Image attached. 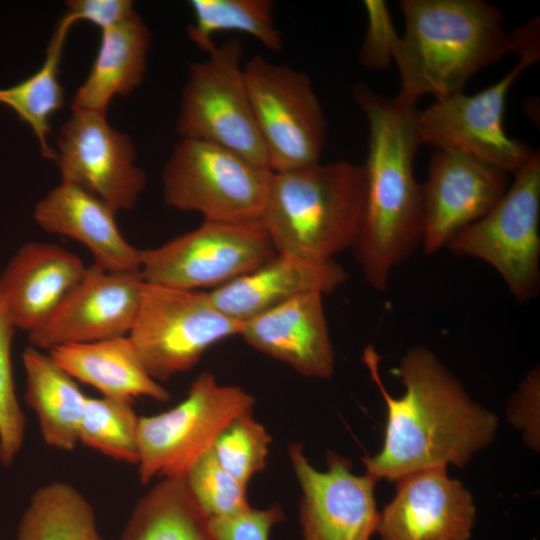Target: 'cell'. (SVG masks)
Returning a JSON list of instances; mask_svg holds the SVG:
<instances>
[{"label": "cell", "instance_id": "cell-30", "mask_svg": "<svg viewBox=\"0 0 540 540\" xmlns=\"http://www.w3.org/2000/svg\"><path fill=\"white\" fill-rule=\"evenodd\" d=\"M272 438L252 412L235 418L217 437L211 450L218 463L247 486L267 462Z\"/></svg>", "mask_w": 540, "mask_h": 540}, {"label": "cell", "instance_id": "cell-6", "mask_svg": "<svg viewBox=\"0 0 540 540\" xmlns=\"http://www.w3.org/2000/svg\"><path fill=\"white\" fill-rule=\"evenodd\" d=\"M452 254L481 260L519 303L540 291V154L514 175L502 198L446 245Z\"/></svg>", "mask_w": 540, "mask_h": 540}, {"label": "cell", "instance_id": "cell-31", "mask_svg": "<svg viewBox=\"0 0 540 540\" xmlns=\"http://www.w3.org/2000/svg\"><path fill=\"white\" fill-rule=\"evenodd\" d=\"M16 326L0 293V462L11 466L25 437V416L13 375L12 343Z\"/></svg>", "mask_w": 540, "mask_h": 540}, {"label": "cell", "instance_id": "cell-15", "mask_svg": "<svg viewBox=\"0 0 540 540\" xmlns=\"http://www.w3.org/2000/svg\"><path fill=\"white\" fill-rule=\"evenodd\" d=\"M509 174L465 152L437 150L423 188L422 248L433 255L484 216L508 189Z\"/></svg>", "mask_w": 540, "mask_h": 540}, {"label": "cell", "instance_id": "cell-2", "mask_svg": "<svg viewBox=\"0 0 540 540\" xmlns=\"http://www.w3.org/2000/svg\"><path fill=\"white\" fill-rule=\"evenodd\" d=\"M353 100L368 124V149L363 164L366 197L362 224L351 249L366 283L387 290L393 270L422 244V184L414 175L421 142L417 107L387 98L359 82Z\"/></svg>", "mask_w": 540, "mask_h": 540}, {"label": "cell", "instance_id": "cell-13", "mask_svg": "<svg viewBox=\"0 0 540 540\" xmlns=\"http://www.w3.org/2000/svg\"><path fill=\"white\" fill-rule=\"evenodd\" d=\"M106 112L72 110L56 138L62 182L94 194L116 213L133 209L147 183L131 138L113 128Z\"/></svg>", "mask_w": 540, "mask_h": 540}, {"label": "cell", "instance_id": "cell-11", "mask_svg": "<svg viewBox=\"0 0 540 540\" xmlns=\"http://www.w3.org/2000/svg\"><path fill=\"white\" fill-rule=\"evenodd\" d=\"M244 77L270 170L320 162L327 122L311 78L261 55L244 65Z\"/></svg>", "mask_w": 540, "mask_h": 540}, {"label": "cell", "instance_id": "cell-22", "mask_svg": "<svg viewBox=\"0 0 540 540\" xmlns=\"http://www.w3.org/2000/svg\"><path fill=\"white\" fill-rule=\"evenodd\" d=\"M48 354L76 381L94 387L104 397L170 399L167 389L149 375L128 336L60 346Z\"/></svg>", "mask_w": 540, "mask_h": 540}, {"label": "cell", "instance_id": "cell-37", "mask_svg": "<svg viewBox=\"0 0 540 540\" xmlns=\"http://www.w3.org/2000/svg\"><path fill=\"white\" fill-rule=\"evenodd\" d=\"M539 23L537 17L509 33L511 52L516 53L519 59L528 60L533 64L540 58Z\"/></svg>", "mask_w": 540, "mask_h": 540}, {"label": "cell", "instance_id": "cell-1", "mask_svg": "<svg viewBox=\"0 0 540 540\" xmlns=\"http://www.w3.org/2000/svg\"><path fill=\"white\" fill-rule=\"evenodd\" d=\"M363 362L386 403L381 450L364 457L366 474L395 482L408 474L464 467L495 438L498 418L471 399L459 380L425 346L409 349L397 368L405 387L391 396L380 376V356L369 345Z\"/></svg>", "mask_w": 540, "mask_h": 540}, {"label": "cell", "instance_id": "cell-24", "mask_svg": "<svg viewBox=\"0 0 540 540\" xmlns=\"http://www.w3.org/2000/svg\"><path fill=\"white\" fill-rule=\"evenodd\" d=\"M24 401L35 413L43 441L69 452L79 443V427L87 396L77 381L48 353L28 346L22 353Z\"/></svg>", "mask_w": 540, "mask_h": 540}, {"label": "cell", "instance_id": "cell-8", "mask_svg": "<svg viewBox=\"0 0 540 540\" xmlns=\"http://www.w3.org/2000/svg\"><path fill=\"white\" fill-rule=\"evenodd\" d=\"M241 325L208 292L144 282L128 337L149 375L161 383L191 370L213 345L239 335Z\"/></svg>", "mask_w": 540, "mask_h": 540}, {"label": "cell", "instance_id": "cell-4", "mask_svg": "<svg viewBox=\"0 0 540 540\" xmlns=\"http://www.w3.org/2000/svg\"><path fill=\"white\" fill-rule=\"evenodd\" d=\"M365 197L363 164L317 162L272 172L261 222L277 252L330 260L353 247Z\"/></svg>", "mask_w": 540, "mask_h": 540}, {"label": "cell", "instance_id": "cell-5", "mask_svg": "<svg viewBox=\"0 0 540 540\" xmlns=\"http://www.w3.org/2000/svg\"><path fill=\"white\" fill-rule=\"evenodd\" d=\"M254 397L235 385H222L208 372L192 382L186 397L171 409L140 416L138 477L185 476L207 453L220 433L238 416L252 412Z\"/></svg>", "mask_w": 540, "mask_h": 540}, {"label": "cell", "instance_id": "cell-32", "mask_svg": "<svg viewBox=\"0 0 540 540\" xmlns=\"http://www.w3.org/2000/svg\"><path fill=\"white\" fill-rule=\"evenodd\" d=\"M185 478L195 500L210 518L231 517L251 507L247 486L218 463L211 449L194 463Z\"/></svg>", "mask_w": 540, "mask_h": 540}, {"label": "cell", "instance_id": "cell-19", "mask_svg": "<svg viewBox=\"0 0 540 540\" xmlns=\"http://www.w3.org/2000/svg\"><path fill=\"white\" fill-rule=\"evenodd\" d=\"M87 268L58 244L33 241L19 247L0 275V293L16 328L27 334L41 328Z\"/></svg>", "mask_w": 540, "mask_h": 540}, {"label": "cell", "instance_id": "cell-14", "mask_svg": "<svg viewBox=\"0 0 540 540\" xmlns=\"http://www.w3.org/2000/svg\"><path fill=\"white\" fill-rule=\"evenodd\" d=\"M288 455L302 492V540H371L377 533L380 513L374 490L376 480L356 475L351 462L328 451L327 469H316L301 444Z\"/></svg>", "mask_w": 540, "mask_h": 540}, {"label": "cell", "instance_id": "cell-9", "mask_svg": "<svg viewBox=\"0 0 540 540\" xmlns=\"http://www.w3.org/2000/svg\"><path fill=\"white\" fill-rule=\"evenodd\" d=\"M176 131L181 139L221 146L270 169L247 91L240 39L215 45L206 59L190 65Z\"/></svg>", "mask_w": 540, "mask_h": 540}, {"label": "cell", "instance_id": "cell-28", "mask_svg": "<svg viewBox=\"0 0 540 540\" xmlns=\"http://www.w3.org/2000/svg\"><path fill=\"white\" fill-rule=\"evenodd\" d=\"M194 23L188 28L192 42L206 53L216 44L212 37L220 32H239L255 38L268 50L283 47L275 25L273 2L269 0H192Z\"/></svg>", "mask_w": 540, "mask_h": 540}, {"label": "cell", "instance_id": "cell-25", "mask_svg": "<svg viewBox=\"0 0 540 540\" xmlns=\"http://www.w3.org/2000/svg\"><path fill=\"white\" fill-rule=\"evenodd\" d=\"M119 540H216L185 476L164 477L135 504Z\"/></svg>", "mask_w": 540, "mask_h": 540}, {"label": "cell", "instance_id": "cell-34", "mask_svg": "<svg viewBox=\"0 0 540 540\" xmlns=\"http://www.w3.org/2000/svg\"><path fill=\"white\" fill-rule=\"evenodd\" d=\"M283 518L279 505L266 509L250 507L225 518H210L216 540H269L272 528Z\"/></svg>", "mask_w": 540, "mask_h": 540}, {"label": "cell", "instance_id": "cell-10", "mask_svg": "<svg viewBox=\"0 0 540 540\" xmlns=\"http://www.w3.org/2000/svg\"><path fill=\"white\" fill-rule=\"evenodd\" d=\"M276 253L261 221L203 220L187 233L141 250L140 273L150 284L213 290L255 270Z\"/></svg>", "mask_w": 540, "mask_h": 540}, {"label": "cell", "instance_id": "cell-26", "mask_svg": "<svg viewBox=\"0 0 540 540\" xmlns=\"http://www.w3.org/2000/svg\"><path fill=\"white\" fill-rule=\"evenodd\" d=\"M74 23L65 15L50 39L42 66L25 80L0 88V104L11 108L37 137L44 158L55 161L56 152L48 144L50 118L64 106V90L59 81L64 43Z\"/></svg>", "mask_w": 540, "mask_h": 540}, {"label": "cell", "instance_id": "cell-33", "mask_svg": "<svg viewBox=\"0 0 540 540\" xmlns=\"http://www.w3.org/2000/svg\"><path fill=\"white\" fill-rule=\"evenodd\" d=\"M367 27L359 51V63L367 70L390 67L400 42L386 1L365 0Z\"/></svg>", "mask_w": 540, "mask_h": 540}, {"label": "cell", "instance_id": "cell-21", "mask_svg": "<svg viewBox=\"0 0 540 540\" xmlns=\"http://www.w3.org/2000/svg\"><path fill=\"white\" fill-rule=\"evenodd\" d=\"M115 214L94 194L62 181L36 203L33 211L44 231L84 245L95 266L111 272H140L141 250L125 239Z\"/></svg>", "mask_w": 540, "mask_h": 540}, {"label": "cell", "instance_id": "cell-7", "mask_svg": "<svg viewBox=\"0 0 540 540\" xmlns=\"http://www.w3.org/2000/svg\"><path fill=\"white\" fill-rule=\"evenodd\" d=\"M272 171L204 141L180 139L162 172L165 203L203 220L261 221Z\"/></svg>", "mask_w": 540, "mask_h": 540}, {"label": "cell", "instance_id": "cell-16", "mask_svg": "<svg viewBox=\"0 0 540 540\" xmlns=\"http://www.w3.org/2000/svg\"><path fill=\"white\" fill-rule=\"evenodd\" d=\"M140 272H111L94 264L54 315L28 334L31 346L53 348L128 336L140 307Z\"/></svg>", "mask_w": 540, "mask_h": 540}, {"label": "cell", "instance_id": "cell-3", "mask_svg": "<svg viewBox=\"0 0 540 540\" xmlns=\"http://www.w3.org/2000/svg\"><path fill=\"white\" fill-rule=\"evenodd\" d=\"M405 29L394 56L396 98L416 105L463 91L481 69L511 52L501 10L483 0H401Z\"/></svg>", "mask_w": 540, "mask_h": 540}, {"label": "cell", "instance_id": "cell-36", "mask_svg": "<svg viewBox=\"0 0 540 540\" xmlns=\"http://www.w3.org/2000/svg\"><path fill=\"white\" fill-rule=\"evenodd\" d=\"M66 15L74 24L87 21L101 31L120 25L137 14L130 0H69Z\"/></svg>", "mask_w": 540, "mask_h": 540}, {"label": "cell", "instance_id": "cell-17", "mask_svg": "<svg viewBox=\"0 0 540 540\" xmlns=\"http://www.w3.org/2000/svg\"><path fill=\"white\" fill-rule=\"evenodd\" d=\"M395 483V496L380 513L381 540H471L473 497L445 467L417 471Z\"/></svg>", "mask_w": 540, "mask_h": 540}, {"label": "cell", "instance_id": "cell-35", "mask_svg": "<svg viewBox=\"0 0 540 540\" xmlns=\"http://www.w3.org/2000/svg\"><path fill=\"white\" fill-rule=\"evenodd\" d=\"M540 371L532 369L519 384L508 405V417L530 447L539 446Z\"/></svg>", "mask_w": 540, "mask_h": 540}, {"label": "cell", "instance_id": "cell-27", "mask_svg": "<svg viewBox=\"0 0 540 540\" xmlns=\"http://www.w3.org/2000/svg\"><path fill=\"white\" fill-rule=\"evenodd\" d=\"M16 540H103L88 499L72 484L53 481L36 489Z\"/></svg>", "mask_w": 540, "mask_h": 540}, {"label": "cell", "instance_id": "cell-18", "mask_svg": "<svg viewBox=\"0 0 540 540\" xmlns=\"http://www.w3.org/2000/svg\"><path fill=\"white\" fill-rule=\"evenodd\" d=\"M323 295L307 293L242 322L239 336L253 349L309 378L329 379L335 352Z\"/></svg>", "mask_w": 540, "mask_h": 540}, {"label": "cell", "instance_id": "cell-29", "mask_svg": "<svg viewBox=\"0 0 540 540\" xmlns=\"http://www.w3.org/2000/svg\"><path fill=\"white\" fill-rule=\"evenodd\" d=\"M139 420L133 401L87 396L79 443L114 460L137 464Z\"/></svg>", "mask_w": 540, "mask_h": 540}, {"label": "cell", "instance_id": "cell-23", "mask_svg": "<svg viewBox=\"0 0 540 540\" xmlns=\"http://www.w3.org/2000/svg\"><path fill=\"white\" fill-rule=\"evenodd\" d=\"M150 46V30L138 13L102 30L95 60L72 99V110L107 113L115 96L131 94L144 78Z\"/></svg>", "mask_w": 540, "mask_h": 540}, {"label": "cell", "instance_id": "cell-12", "mask_svg": "<svg viewBox=\"0 0 540 540\" xmlns=\"http://www.w3.org/2000/svg\"><path fill=\"white\" fill-rule=\"evenodd\" d=\"M532 65L519 59L513 69L482 91L473 95L457 92L418 109L416 128L421 145L465 152L516 175L536 150L506 133L504 113L510 89Z\"/></svg>", "mask_w": 540, "mask_h": 540}, {"label": "cell", "instance_id": "cell-20", "mask_svg": "<svg viewBox=\"0 0 540 540\" xmlns=\"http://www.w3.org/2000/svg\"><path fill=\"white\" fill-rule=\"evenodd\" d=\"M347 279L345 268L334 259L277 252L255 270L208 293L224 314L243 322L303 294H331Z\"/></svg>", "mask_w": 540, "mask_h": 540}]
</instances>
